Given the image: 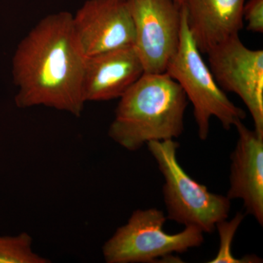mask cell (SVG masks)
<instances>
[{
  "mask_svg": "<svg viewBox=\"0 0 263 263\" xmlns=\"http://www.w3.org/2000/svg\"><path fill=\"white\" fill-rule=\"evenodd\" d=\"M245 219V214L236 213L231 220L228 219L219 221L216 224V230H218L219 236V247L217 254L209 263H254L260 262V259L255 255L245 256L238 259L233 256L232 252V245L237 230Z\"/></svg>",
  "mask_w": 263,
  "mask_h": 263,
  "instance_id": "cell-13",
  "label": "cell"
},
{
  "mask_svg": "<svg viewBox=\"0 0 263 263\" xmlns=\"http://www.w3.org/2000/svg\"><path fill=\"white\" fill-rule=\"evenodd\" d=\"M32 236L27 233L15 236H0V263H49L34 252Z\"/></svg>",
  "mask_w": 263,
  "mask_h": 263,
  "instance_id": "cell-12",
  "label": "cell"
},
{
  "mask_svg": "<svg viewBox=\"0 0 263 263\" xmlns=\"http://www.w3.org/2000/svg\"><path fill=\"white\" fill-rule=\"evenodd\" d=\"M247 0H185L186 26L200 53L239 34Z\"/></svg>",
  "mask_w": 263,
  "mask_h": 263,
  "instance_id": "cell-11",
  "label": "cell"
},
{
  "mask_svg": "<svg viewBox=\"0 0 263 263\" xmlns=\"http://www.w3.org/2000/svg\"><path fill=\"white\" fill-rule=\"evenodd\" d=\"M126 1L134 26V48L144 72H166L179 49L182 7L174 0Z\"/></svg>",
  "mask_w": 263,
  "mask_h": 263,
  "instance_id": "cell-6",
  "label": "cell"
},
{
  "mask_svg": "<svg viewBox=\"0 0 263 263\" xmlns=\"http://www.w3.org/2000/svg\"><path fill=\"white\" fill-rule=\"evenodd\" d=\"M167 219L162 211L155 208L135 211L127 222L118 228L104 243L102 251L105 262H155L202 245L204 233L196 227H185L176 234L166 233L163 227Z\"/></svg>",
  "mask_w": 263,
  "mask_h": 263,
  "instance_id": "cell-5",
  "label": "cell"
},
{
  "mask_svg": "<svg viewBox=\"0 0 263 263\" xmlns=\"http://www.w3.org/2000/svg\"><path fill=\"white\" fill-rule=\"evenodd\" d=\"M238 141L230 155V188L226 196L243 202L246 213L263 224V136L243 122L235 124Z\"/></svg>",
  "mask_w": 263,
  "mask_h": 263,
  "instance_id": "cell-9",
  "label": "cell"
},
{
  "mask_svg": "<svg viewBox=\"0 0 263 263\" xmlns=\"http://www.w3.org/2000/svg\"><path fill=\"white\" fill-rule=\"evenodd\" d=\"M85 56L134 46L135 30L126 0H87L72 15Z\"/></svg>",
  "mask_w": 263,
  "mask_h": 263,
  "instance_id": "cell-8",
  "label": "cell"
},
{
  "mask_svg": "<svg viewBox=\"0 0 263 263\" xmlns=\"http://www.w3.org/2000/svg\"><path fill=\"white\" fill-rule=\"evenodd\" d=\"M243 22H247V30L263 32V0L246 1L243 9Z\"/></svg>",
  "mask_w": 263,
  "mask_h": 263,
  "instance_id": "cell-14",
  "label": "cell"
},
{
  "mask_svg": "<svg viewBox=\"0 0 263 263\" xmlns=\"http://www.w3.org/2000/svg\"><path fill=\"white\" fill-rule=\"evenodd\" d=\"M209 69L219 87L238 95L253 119L254 130L263 136V51L247 48L239 35L208 52Z\"/></svg>",
  "mask_w": 263,
  "mask_h": 263,
  "instance_id": "cell-7",
  "label": "cell"
},
{
  "mask_svg": "<svg viewBox=\"0 0 263 263\" xmlns=\"http://www.w3.org/2000/svg\"><path fill=\"white\" fill-rule=\"evenodd\" d=\"M148 152L163 176L162 187L167 219L185 227H196L204 233H212L219 221L229 216L231 200L211 193L180 165L177 158L179 144L174 139L151 141Z\"/></svg>",
  "mask_w": 263,
  "mask_h": 263,
  "instance_id": "cell-3",
  "label": "cell"
},
{
  "mask_svg": "<svg viewBox=\"0 0 263 263\" xmlns=\"http://www.w3.org/2000/svg\"><path fill=\"white\" fill-rule=\"evenodd\" d=\"M119 99L108 136L124 149L182 134L188 99L167 72H144Z\"/></svg>",
  "mask_w": 263,
  "mask_h": 263,
  "instance_id": "cell-2",
  "label": "cell"
},
{
  "mask_svg": "<svg viewBox=\"0 0 263 263\" xmlns=\"http://www.w3.org/2000/svg\"><path fill=\"white\" fill-rule=\"evenodd\" d=\"M143 73L134 46L86 57L82 81L84 101L120 98Z\"/></svg>",
  "mask_w": 263,
  "mask_h": 263,
  "instance_id": "cell-10",
  "label": "cell"
},
{
  "mask_svg": "<svg viewBox=\"0 0 263 263\" xmlns=\"http://www.w3.org/2000/svg\"><path fill=\"white\" fill-rule=\"evenodd\" d=\"M178 5H180V6H182L183 3H184L185 0H174Z\"/></svg>",
  "mask_w": 263,
  "mask_h": 263,
  "instance_id": "cell-15",
  "label": "cell"
},
{
  "mask_svg": "<svg viewBox=\"0 0 263 263\" xmlns=\"http://www.w3.org/2000/svg\"><path fill=\"white\" fill-rule=\"evenodd\" d=\"M182 12L179 49L170 62L166 72L179 83L193 104L199 138L205 141L209 137L212 117L216 118L223 128L229 130L243 122L247 114L227 97L216 83L189 32L183 8Z\"/></svg>",
  "mask_w": 263,
  "mask_h": 263,
  "instance_id": "cell-4",
  "label": "cell"
},
{
  "mask_svg": "<svg viewBox=\"0 0 263 263\" xmlns=\"http://www.w3.org/2000/svg\"><path fill=\"white\" fill-rule=\"evenodd\" d=\"M85 56L67 11L41 19L18 45L13 60L20 108L48 107L79 117Z\"/></svg>",
  "mask_w": 263,
  "mask_h": 263,
  "instance_id": "cell-1",
  "label": "cell"
}]
</instances>
